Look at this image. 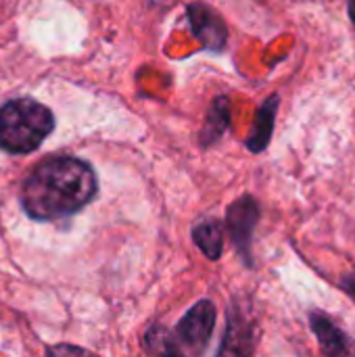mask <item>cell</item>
<instances>
[{
    "label": "cell",
    "mask_w": 355,
    "mask_h": 357,
    "mask_svg": "<svg viewBox=\"0 0 355 357\" xmlns=\"http://www.w3.org/2000/svg\"><path fill=\"white\" fill-rule=\"evenodd\" d=\"M98 192L94 169L75 157L40 161L23 182L21 205L33 220L48 222L77 213Z\"/></svg>",
    "instance_id": "cell-1"
},
{
    "label": "cell",
    "mask_w": 355,
    "mask_h": 357,
    "mask_svg": "<svg viewBox=\"0 0 355 357\" xmlns=\"http://www.w3.org/2000/svg\"><path fill=\"white\" fill-rule=\"evenodd\" d=\"M232 312L236 314V320H234V316L230 314L228 333H226L224 345L220 347L218 354H222V356H226V354H251V351H253V345H251L247 339H243V335L251 339V335H249L251 324L247 322V318H245L241 312H236V310H232Z\"/></svg>",
    "instance_id": "cell-10"
},
{
    "label": "cell",
    "mask_w": 355,
    "mask_h": 357,
    "mask_svg": "<svg viewBox=\"0 0 355 357\" xmlns=\"http://www.w3.org/2000/svg\"><path fill=\"white\" fill-rule=\"evenodd\" d=\"M195 245L209 257V259H220L224 251V234H222V224L218 220H203L195 226L192 230Z\"/></svg>",
    "instance_id": "cell-9"
},
{
    "label": "cell",
    "mask_w": 355,
    "mask_h": 357,
    "mask_svg": "<svg viewBox=\"0 0 355 357\" xmlns=\"http://www.w3.org/2000/svg\"><path fill=\"white\" fill-rule=\"evenodd\" d=\"M259 220V205L253 197L245 195L239 201H234L228 209V230L234 241V247L239 249L241 257L251 266V241L253 230Z\"/></svg>",
    "instance_id": "cell-4"
},
{
    "label": "cell",
    "mask_w": 355,
    "mask_h": 357,
    "mask_svg": "<svg viewBox=\"0 0 355 357\" xmlns=\"http://www.w3.org/2000/svg\"><path fill=\"white\" fill-rule=\"evenodd\" d=\"M188 19H190L192 33L205 48L222 50L226 46V40H228L226 23L220 17V13L213 10L209 4H203V2L188 4Z\"/></svg>",
    "instance_id": "cell-5"
},
{
    "label": "cell",
    "mask_w": 355,
    "mask_h": 357,
    "mask_svg": "<svg viewBox=\"0 0 355 357\" xmlns=\"http://www.w3.org/2000/svg\"><path fill=\"white\" fill-rule=\"evenodd\" d=\"M144 349L149 354H155V356H182V347L180 343L174 339V335L163 328V326H153L149 333H146V339H144Z\"/></svg>",
    "instance_id": "cell-11"
},
{
    "label": "cell",
    "mask_w": 355,
    "mask_h": 357,
    "mask_svg": "<svg viewBox=\"0 0 355 357\" xmlns=\"http://www.w3.org/2000/svg\"><path fill=\"white\" fill-rule=\"evenodd\" d=\"M46 354L48 356H61V354H80V356H84L86 351L84 349H80V347H69V345H56V347H48L46 349Z\"/></svg>",
    "instance_id": "cell-12"
},
{
    "label": "cell",
    "mask_w": 355,
    "mask_h": 357,
    "mask_svg": "<svg viewBox=\"0 0 355 357\" xmlns=\"http://www.w3.org/2000/svg\"><path fill=\"white\" fill-rule=\"evenodd\" d=\"M347 10H349V17L355 25V0H347Z\"/></svg>",
    "instance_id": "cell-14"
},
{
    "label": "cell",
    "mask_w": 355,
    "mask_h": 357,
    "mask_svg": "<svg viewBox=\"0 0 355 357\" xmlns=\"http://www.w3.org/2000/svg\"><path fill=\"white\" fill-rule=\"evenodd\" d=\"M230 126V100L226 96H218L207 113V121L201 130V144L211 146L222 138V134Z\"/></svg>",
    "instance_id": "cell-8"
},
{
    "label": "cell",
    "mask_w": 355,
    "mask_h": 357,
    "mask_svg": "<svg viewBox=\"0 0 355 357\" xmlns=\"http://www.w3.org/2000/svg\"><path fill=\"white\" fill-rule=\"evenodd\" d=\"M310 326L326 356H355L354 341L322 312L310 314Z\"/></svg>",
    "instance_id": "cell-6"
},
{
    "label": "cell",
    "mask_w": 355,
    "mask_h": 357,
    "mask_svg": "<svg viewBox=\"0 0 355 357\" xmlns=\"http://www.w3.org/2000/svg\"><path fill=\"white\" fill-rule=\"evenodd\" d=\"M278 105H280V98L274 94V96L266 98V102L257 109L255 123H253L251 134L247 138V149L251 153H262L270 144V138H272V132H274L276 113H278Z\"/></svg>",
    "instance_id": "cell-7"
},
{
    "label": "cell",
    "mask_w": 355,
    "mask_h": 357,
    "mask_svg": "<svg viewBox=\"0 0 355 357\" xmlns=\"http://www.w3.org/2000/svg\"><path fill=\"white\" fill-rule=\"evenodd\" d=\"M52 130L54 115L31 98H17L0 109V149L10 155L33 153Z\"/></svg>",
    "instance_id": "cell-2"
},
{
    "label": "cell",
    "mask_w": 355,
    "mask_h": 357,
    "mask_svg": "<svg viewBox=\"0 0 355 357\" xmlns=\"http://www.w3.org/2000/svg\"><path fill=\"white\" fill-rule=\"evenodd\" d=\"M216 305L211 301H199L178 324L176 341L184 351H201L216 326Z\"/></svg>",
    "instance_id": "cell-3"
},
{
    "label": "cell",
    "mask_w": 355,
    "mask_h": 357,
    "mask_svg": "<svg viewBox=\"0 0 355 357\" xmlns=\"http://www.w3.org/2000/svg\"><path fill=\"white\" fill-rule=\"evenodd\" d=\"M343 289H345V293H349V295L355 299V272L354 274H349V276H345V280H343Z\"/></svg>",
    "instance_id": "cell-13"
}]
</instances>
